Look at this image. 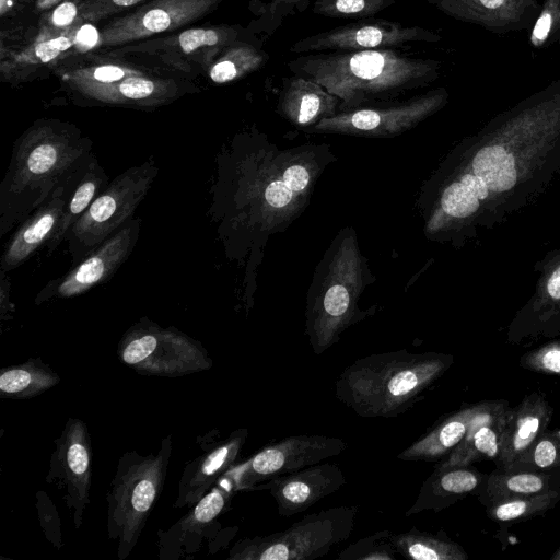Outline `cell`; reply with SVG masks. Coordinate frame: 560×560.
<instances>
[{
    "mask_svg": "<svg viewBox=\"0 0 560 560\" xmlns=\"http://www.w3.org/2000/svg\"><path fill=\"white\" fill-rule=\"evenodd\" d=\"M335 160L327 143L280 149L262 133L235 136L218 161L211 207L228 257L248 256L250 268L269 237L304 212Z\"/></svg>",
    "mask_w": 560,
    "mask_h": 560,
    "instance_id": "1",
    "label": "cell"
},
{
    "mask_svg": "<svg viewBox=\"0 0 560 560\" xmlns=\"http://www.w3.org/2000/svg\"><path fill=\"white\" fill-rule=\"evenodd\" d=\"M292 74L312 80L340 100L339 112L400 100L434 82L441 62L398 48L302 54Z\"/></svg>",
    "mask_w": 560,
    "mask_h": 560,
    "instance_id": "2",
    "label": "cell"
},
{
    "mask_svg": "<svg viewBox=\"0 0 560 560\" xmlns=\"http://www.w3.org/2000/svg\"><path fill=\"white\" fill-rule=\"evenodd\" d=\"M92 140L72 122L35 120L14 142L0 184V237L18 228L92 155Z\"/></svg>",
    "mask_w": 560,
    "mask_h": 560,
    "instance_id": "3",
    "label": "cell"
},
{
    "mask_svg": "<svg viewBox=\"0 0 560 560\" xmlns=\"http://www.w3.org/2000/svg\"><path fill=\"white\" fill-rule=\"evenodd\" d=\"M452 357L406 349L371 354L346 368L336 398L363 418H396L419 402L444 374Z\"/></svg>",
    "mask_w": 560,
    "mask_h": 560,
    "instance_id": "4",
    "label": "cell"
},
{
    "mask_svg": "<svg viewBox=\"0 0 560 560\" xmlns=\"http://www.w3.org/2000/svg\"><path fill=\"white\" fill-rule=\"evenodd\" d=\"M372 280L355 230L342 228L317 265L307 291L305 335L315 354L327 351L346 329L371 314L359 307V301Z\"/></svg>",
    "mask_w": 560,
    "mask_h": 560,
    "instance_id": "5",
    "label": "cell"
},
{
    "mask_svg": "<svg viewBox=\"0 0 560 560\" xmlns=\"http://www.w3.org/2000/svg\"><path fill=\"white\" fill-rule=\"evenodd\" d=\"M172 450L170 434L163 438L156 452H127L118 460L106 494V528L108 538L117 544L119 560L131 553L159 500Z\"/></svg>",
    "mask_w": 560,
    "mask_h": 560,
    "instance_id": "6",
    "label": "cell"
},
{
    "mask_svg": "<svg viewBox=\"0 0 560 560\" xmlns=\"http://www.w3.org/2000/svg\"><path fill=\"white\" fill-rule=\"evenodd\" d=\"M358 505L334 506L308 514L289 528L238 540L228 559L232 560H314L351 536Z\"/></svg>",
    "mask_w": 560,
    "mask_h": 560,
    "instance_id": "7",
    "label": "cell"
},
{
    "mask_svg": "<svg viewBox=\"0 0 560 560\" xmlns=\"http://www.w3.org/2000/svg\"><path fill=\"white\" fill-rule=\"evenodd\" d=\"M159 174L153 158L131 166L109 182L70 229L66 241L72 266L133 218Z\"/></svg>",
    "mask_w": 560,
    "mask_h": 560,
    "instance_id": "8",
    "label": "cell"
},
{
    "mask_svg": "<svg viewBox=\"0 0 560 560\" xmlns=\"http://www.w3.org/2000/svg\"><path fill=\"white\" fill-rule=\"evenodd\" d=\"M121 363L141 375L179 377L207 371L212 359L198 341L174 327L143 317L131 325L117 347Z\"/></svg>",
    "mask_w": 560,
    "mask_h": 560,
    "instance_id": "9",
    "label": "cell"
},
{
    "mask_svg": "<svg viewBox=\"0 0 560 560\" xmlns=\"http://www.w3.org/2000/svg\"><path fill=\"white\" fill-rule=\"evenodd\" d=\"M240 25H208L178 30L150 39L116 47L114 56H135L156 61L173 72L196 74L208 70L229 45L254 38Z\"/></svg>",
    "mask_w": 560,
    "mask_h": 560,
    "instance_id": "10",
    "label": "cell"
},
{
    "mask_svg": "<svg viewBox=\"0 0 560 560\" xmlns=\"http://www.w3.org/2000/svg\"><path fill=\"white\" fill-rule=\"evenodd\" d=\"M446 100V91L436 89L405 100L360 106L320 120L308 132L394 138L416 128L438 112Z\"/></svg>",
    "mask_w": 560,
    "mask_h": 560,
    "instance_id": "11",
    "label": "cell"
},
{
    "mask_svg": "<svg viewBox=\"0 0 560 560\" xmlns=\"http://www.w3.org/2000/svg\"><path fill=\"white\" fill-rule=\"evenodd\" d=\"M347 447L348 444L336 436L292 435L266 445L243 465L229 471L236 490H253L259 482L338 456Z\"/></svg>",
    "mask_w": 560,
    "mask_h": 560,
    "instance_id": "12",
    "label": "cell"
},
{
    "mask_svg": "<svg viewBox=\"0 0 560 560\" xmlns=\"http://www.w3.org/2000/svg\"><path fill=\"white\" fill-rule=\"evenodd\" d=\"M223 0H151L109 21L97 47H119L178 31L213 12Z\"/></svg>",
    "mask_w": 560,
    "mask_h": 560,
    "instance_id": "13",
    "label": "cell"
},
{
    "mask_svg": "<svg viewBox=\"0 0 560 560\" xmlns=\"http://www.w3.org/2000/svg\"><path fill=\"white\" fill-rule=\"evenodd\" d=\"M441 36L418 25L383 19H363L295 42L290 51L313 54L378 48H399L411 43H435Z\"/></svg>",
    "mask_w": 560,
    "mask_h": 560,
    "instance_id": "14",
    "label": "cell"
},
{
    "mask_svg": "<svg viewBox=\"0 0 560 560\" xmlns=\"http://www.w3.org/2000/svg\"><path fill=\"white\" fill-rule=\"evenodd\" d=\"M54 443L46 482L55 483L63 491L62 499L79 529L90 504L92 448L89 429L81 419L69 418Z\"/></svg>",
    "mask_w": 560,
    "mask_h": 560,
    "instance_id": "15",
    "label": "cell"
},
{
    "mask_svg": "<svg viewBox=\"0 0 560 560\" xmlns=\"http://www.w3.org/2000/svg\"><path fill=\"white\" fill-rule=\"evenodd\" d=\"M141 222L140 218H132L67 273L47 282L35 304L78 296L109 280L133 252Z\"/></svg>",
    "mask_w": 560,
    "mask_h": 560,
    "instance_id": "16",
    "label": "cell"
},
{
    "mask_svg": "<svg viewBox=\"0 0 560 560\" xmlns=\"http://www.w3.org/2000/svg\"><path fill=\"white\" fill-rule=\"evenodd\" d=\"M81 101L93 105L132 108H156L199 90L185 78L162 74L128 77L108 84H91L70 89Z\"/></svg>",
    "mask_w": 560,
    "mask_h": 560,
    "instance_id": "17",
    "label": "cell"
},
{
    "mask_svg": "<svg viewBox=\"0 0 560 560\" xmlns=\"http://www.w3.org/2000/svg\"><path fill=\"white\" fill-rule=\"evenodd\" d=\"M90 159L61 182L51 195L16 228L4 246L0 270L10 272L16 269L43 245H47L60 221L67 200L79 183Z\"/></svg>",
    "mask_w": 560,
    "mask_h": 560,
    "instance_id": "18",
    "label": "cell"
},
{
    "mask_svg": "<svg viewBox=\"0 0 560 560\" xmlns=\"http://www.w3.org/2000/svg\"><path fill=\"white\" fill-rule=\"evenodd\" d=\"M346 483V477L337 464L318 463L273 477L254 489L268 490L277 504L279 515L290 517L312 508Z\"/></svg>",
    "mask_w": 560,
    "mask_h": 560,
    "instance_id": "19",
    "label": "cell"
},
{
    "mask_svg": "<svg viewBox=\"0 0 560 560\" xmlns=\"http://www.w3.org/2000/svg\"><path fill=\"white\" fill-rule=\"evenodd\" d=\"M234 480L228 471L188 512L165 532H159V558L174 560L196 552L195 545L226 508Z\"/></svg>",
    "mask_w": 560,
    "mask_h": 560,
    "instance_id": "20",
    "label": "cell"
},
{
    "mask_svg": "<svg viewBox=\"0 0 560 560\" xmlns=\"http://www.w3.org/2000/svg\"><path fill=\"white\" fill-rule=\"evenodd\" d=\"M248 438V430L240 428L228 438L207 446L202 454L186 465L174 502L177 509L198 502L231 468Z\"/></svg>",
    "mask_w": 560,
    "mask_h": 560,
    "instance_id": "21",
    "label": "cell"
},
{
    "mask_svg": "<svg viewBox=\"0 0 560 560\" xmlns=\"http://www.w3.org/2000/svg\"><path fill=\"white\" fill-rule=\"evenodd\" d=\"M447 15L504 34L527 28L538 16L537 0H435Z\"/></svg>",
    "mask_w": 560,
    "mask_h": 560,
    "instance_id": "22",
    "label": "cell"
},
{
    "mask_svg": "<svg viewBox=\"0 0 560 560\" xmlns=\"http://www.w3.org/2000/svg\"><path fill=\"white\" fill-rule=\"evenodd\" d=\"M510 411L501 402H481L463 441L435 469L466 467L481 459H498Z\"/></svg>",
    "mask_w": 560,
    "mask_h": 560,
    "instance_id": "23",
    "label": "cell"
},
{
    "mask_svg": "<svg viewBox=\"0 0 560 560\" xmlns=\"http://www.w3.org/2000/svg\"><path fill=\"white\" fill-rule=\"evenodd\" d=\"M340 100L320 84L293 74L282 80L277 112L293 127L308 132L325 118L339 113Z\"/></svg>",
    "mask_w": 560,
    "mask_h": 560,
    "instance_id": "24",
    "label": "cell"
},
{
    "mask_svg": "<svg viewBox=\"0 0 560 560\" xmlns=\"http://www.w3.org/2000/svg\"><path fill=\"white\" fill-rule=\"evenodd\" d=\"M552 411L539 395H530L510 411L497 463L504 469L518 464L544 433Z\"/></svg>",
    "mask_w": 560,
    "mask_h": 560,
    "instance_id": "25",
    "label": "cell"
},
{
    "mask_svg": "<svg viewBox=\"0 0 560 560\" xmlns=\"http://www.w3.org/2000/svg\"><path fill=\"white\" fill-rule=\"evenodd\" d=\"M81 26L56 34L39 27L34 43L1 59L2 78L7 81H24L31 72L69 58L78 46Z\"/></svg>",
    "mask_w": 560,
    "mask_h": 560,
    "instance_id": "26",
    "label": "cell"
},
{
    "mask_svg": "<svg viewBox=\"0 0 560 560\" xmlns=\"http://www.w3.org/2000/svg\"><path fill=\"white\" fill-rule=\"evenodd\" d=\"M482 476L466 467L434 469L423 481L415 503L406 512V516L422 511H440L462 497L475 491L481 483Z\"/></svg>",
    "mask_w": 560,
    "mask_h": 560,
    "instance_id": "27",
    "label": "cell"
},
{
    "mask_svg": "<svg viewBox=\"0 0 560 560\" xmlns=\"http://www.w3.org/2000/svg\"><path fill=\"white\" fill-rule=\"evenodd\" d=\"M477 405L460 409L440 420L425 434L397 455L398 459L438 462L446 458L465 438Z\"/></svg>",
    "mask_w": 560,
    "mask_h": 560,
    "instance_id": "28",
    "label": "cell"
},
{
    "mask_svg": "<svg viewBox=\"0 0 560 560\" xmlns=\"http://www.w3.org/2000/svg\"><path fill=\"white\" fill-rule=\"evenodd\" d=\"M109 182L105 170L101 166L96 156L92 154L79 183L67 200L52 236L46 245L49 255L66 241L70 229L86 211L93 200L106 188Z\"/></svg>",
    "mask_w": 560,
    "mask_h": 560,
    "instance_id": "29",
    "label": "cell"
},
{
    "mask_svg": "<svg viewBox=\"0 0 560 560\" xmlns=\"http://www.w3.org/2000/svg\"><path fill=\"white\" fill-rule=\"evenodd\" d=\"M108 56L110 58L93 56L79 61L78 65L74 63L72 67L60 69L62 82L72 89L91 84H108L128 77L159 72L156 69L122 60L121 57L115 59L114 55L108 54Z\"/></svg>",
    "mask_w": 560,
    "mask_h": 560,
    "instance_id": "30",
    "label": "cell"
},
{
    "mask_svg": "<svg viewBox=\"0 0 560 560\" xmlns=\"http://www.w3.org/2000/svg\"><path fill=\"white\" fill-rule=\"evenodd\" d=\"M60 382L59 375L40 359L1 370L0 392L4 397L31 398L43 394Z\"/></svg>",
    "mask_w": 560,
    "mask_h": 560,
    "instance_id": "31",
    "label": "cell"
},
{
    "mask_svg": "<svg viewBox=\"0 0 560 560\" xmlns=\"http://www.w3.org/2000/svg\"><path fill=\"white\" fill-rule=\"evenodd\" d=\"M268 59V54L258 44L241 39L225 47L207 73L213 83H230L259 70Z\"/></svg>",
    "mask_w": 560,
    "mask_h": 560,
    "instance_id": "32",
    "label": "cell"
},
{
    "mask_svg": "<svg viewBox=\"0 0 560 560\" xmlns=\"http://www.w3.org/2000/svg\"><path fill=\"white\" fill-rule=\"evenodd\" d=\"M396 552L412 560H464L467 555L445 535L421 532L416 527L400 534H390Z\"/></svg>",
    "mask_w": 560,
    "mask_h": 560,
    "instance_id": "33",
    "label": "cell"
},
{
    "mask_svg": "<svg viewBox=\"0 0 560 560\" xmlns=\"http://www.w3.org/2000/svg\"><path fill=\"white\" fill-rule=\"evenodd\" d=\"M471 171L493 191H505L516 183L513 155L501 145L480 149L471 162Z\"/></svg>",
    "mask_w": 560,
    "mask_h": 560,
    "instance_id": "34",
    "label": "cell"
},
{
    "mask_svg": "<svg viewBox=\"0 0 560 560\" xmlns=\"http://www.w3.org/2000/svg\"><path fill=\"white\" fill-rule=\"evenodd\" d=\"M549 478L542 474L494 471L486 490L489 500L495 503L549 490Z\"/></svg>",
    "mask_w": 560,
    "mask_h": 560,
    "instance_id": "35",
    "label": "cell"
},
{
    "mask_svg": "<svg viewBox=\"0 0 560 560\" xmlns=\"http://www.w3.org/2000/svg\"><path fill=\"white\" fill-rule=\"evenodd\" d=\"M560 498V493L546 490L536 494L517 497L492 503L489 515L498 521L509 522L541 514Z\"/></svg>",
    "mask_w": 560,
    "mask_h": 560,
    "instance_id": "36",
    "label": "cell"
},
{
    "mask_svg": "<svg viewBox=\"0 0 560 560\" xmlns=\"http://www.w3.org/2000/svg\"><path fill=\"white\" fill-rule=\"evenodd\" d=\"M396 0H316L313 12L331 19H369L393 5Z\"/></svg>",
    "mask_w": 560,
    "mask_h": 560,
    "instance_id": "37",
    "label": "cell"
},
{
    "mask_svg": "<svg viewBox=\"0 0 560 560\" xmlns=\"http://www.w3.org/2000/svg\"><path fill=\"white\" fill-rule=\"evenodd\" d=\"M390 530H380L363 537L342 550L337 559L342 560H395L396 550L390 542Z\"/></svg>",
    "mask_w": 560,
    "mask_h": 560,
    "instance_id": "38",
    "label": "cell"
},
{
    "mask_svg": "<svg viewBox=\"0 0 560 560\" xmlns=\"http://www.w3.org/2000/svg\"><path fill=\"white\" fill-rule=\"evenodd\" d=\"M310 0H271L265 4L259 18L253 21L248 30L252 33H266L272 35L285 19L300 12H304Z\"/></svg>",
    "mask_w": 560,
    "mask_h": 560,
    "instance_id": "39",
    "label": "cell"
},
{
    "mask_svg": "<svg viewBox=\"0 0 560 560\" xmlns=\"http://www.w3.org/2000/svg\"><path fill=\"white\" fill-rule=\"evenodd\" d=\"M560 39V0H546L530 33V44L542 47Z\"/></svg>",
    "mask_w": 560,
    "mask_h": 560,
    "instance_id": "40",
    "label": "cell"
},
{
    "mask_svg": "<svg viewBox=\"0 0 560 560\" xmlns=\"http://www.w3.org/2000/svg\"><path fill=\"white\" fill-rule=\"evenodd\" d=\"M151 0H83L80 7V20L95 22L129 11Z\"/></svg>",
    "mask_w": 560,
    "mask_h": 560,
    "instance_id": "41",
    "label": "cell"
},
{
    "mask_svg": "<svg viewBox=\"0 0 560 560\" xmlns=\"http://www.w3.org/2000/svg\"><path fill=\"white\" fill-rule=\"evenodd\" d=\"M83 0H63L45 16L40 28L49 33H62L83 25L80 7Z\"/></svg>",
    "mask_w": 560,
    "mask_h": 560,
    "instance_id": "42",
    "label": "cell"
},
{
    "mask_svg": "<svg viewBox=\"0 0 560 560\" xmlns=\"http://www.w3.org/2000/svg\"><path fill=\"white\" fill-rule=\"evenodd\" d=\"M525 459L541 469L560 465V438L542 433L520 463Z\"/></svg>",
    "mask_w": 560,
    "mask_h": 560,
    "instance_id": "43",
    "label": "cell"
},
{
    "mask_svg": "<svg viewBox=\"0 0 560 560\" xmlns=\"http://www.w3.org/2000/svg\"><path fill=\"white\" fill-rule=\"evenodd\" d=\"M526 366L560 375V346L550 345L524 358Z\"/></svg>",
    "mask_w": 560,
    "mask_h": 560,
    "instance_id": "44",
    "label": "cell"
},
{
    "mask_svg": "<svg viewBox=\"0 0 560 560\" xmlns=\"http://www.w3.org/2000/svg\"><path fill=\"white\" fill-rule=\"evenodd\" d=\"M11 282L7 271L0 270V311L1 318L5 320L14 311V306L10 300Z\"/></svg>",
    "mask_w": 560,
    "mask_h": 560,
    "instance_id": "45",
    "label": "cell"
},
{
    "mask_svg": "<svg viewBox=\"0 0 560 560\" xmlns=\"http://www.w3.org/2000/svg\"><path fill=\"white\" fill-rule=\"evenodd\" d=\"M457 182L465 186L477 199L482 200L488 196L489 188L486 183L474 173L463 174Z\"/></svg>",
    "mask_w": 560,
    "mask_h": 560,
    "instance_id": "46",
    "label": "cell"
},
{
    "mask_svg": "<svg viewBox=\"0 0 560 560\" xmlns=\"http://www.w3.org/2000/svg\"><path fill=\"white\" fill-rule=\"evenodd\" d=\"M548 293L552 299H560V267L552 273L548 282Z\"/></svg>",
    "mask_w": 560,
    "mask_h": 560,
    "instance_id": "47",
    "label": "cell"
},
{
    "mask_svg": "<svg viewBox=\"0 0 560 560\" xmlns=\"http://www.w3.org/2000/svg\"><path fill=\"white\" fill-rule=\"evenodd\" d=\"M63 0H36V9L39 11H46L51 9L52 7L58 5Z\"/></svg>",
    "mask_w": 560,
    "mask_h": 560,
    "instance_id": "48",
    "label": "cell"
},
{
    "mask_svg": "<svg viewBox=\"0 0 560 560\" xmlns=\"http://www.w3.org/2000/svg\"><path fill=\"white\" fill-rule=\"evenodd\" d=\"M552 560H560V549L551 557Z\"/></svg>",
    "mask_w": 560,
    "mask_h": 560,
    "instance_id": "49",
    "label": "cell"
},
{
    "mask_svg": "<svg viewBox=\"0 0 560 560\" xmlns=\"http://www.w3.org/2000/svg\"><path fill=\"white\" fill-rule=\"evenodd\" d=\"M430 1L434 2L435 0H430Z\"/></svg>",
    "mask_w": 560,
    "mask_h": 560,
    "instance_id": "50",
    "label": "cell"
}]
</instances>
